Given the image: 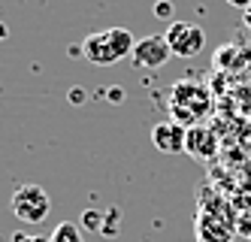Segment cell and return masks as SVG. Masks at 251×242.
<instances>
[{
    "mask_svg": "<svg viewBox=\"0 0 251 242\" xmlns=\"http://www.w3.org/2000/svg\"><path fill=\"white\" fill-rule=\"evenodd\" d=\"M12 242H49V236H27V233H12Z\"/></svg>",
    "mask_w": 251,
    "mask_h": 242,
    "instance_id": "cell-12",
    "label": "cell"
},
{
    "mask_svg": "<svg viewBox=\"0 0 251 242\" xmlns=\"http://www.w3.org/2000/svg\"><path fill=\"white\" fill-rule=\"evenodd\" d=\"M103 215L100 212H94V209H88L85 215H82V224L88 227V230H97V233H103V221H100Z\"/></svg>",
    "mask_w": 251,
    "mask_h": 242,
    "instance_id": "cell-10",
    "label": "cell"
},
{
    "mask_svg": "<svg viewBox=\"0 0 251 242\" xmlns=\"http://www.w3.org/2000/svg\"><path fill=\"white\" fill-rule=\"evenodd\" d=\"M167 46L173 49L176 58H197L203 49H206V33L200 25H191V22H170L167 27Z\"/></svg>",
    "mask_w": 251,
    "mask_h": 242,
    "instance_id": "cell-4",
    "label": "cell"
},
{
    "mask_svg": "<svg viewBox=\"0 0 251 242\" xmlns=\"http://www.w3.org/2000/svg\"><path fill=\"white\" fill-rule=\"evenodd\" d=\"M242 22L251 27V6H245V9H242Z\"/></svg>",
    "mask_w": 251,
    "mask_h": 242,
    "instance_id": "cell-16",
    "label": "cell"
},
{
    "mask_svg": "<svg viewBox=\"0 0 251 242\" xmlns=\"http://www.w3.org/2000/svg\"><path fill=\"white\" fill-rule=\"evenodd\" d=\"M109 100H112V103H121V100H124V91H121L118 85H112V88H109Z\"/></svg>",
    "mask_w": 251,
    "mask_h": 242,
    "instance_id": "cell-14",
    "label": "cell"
},
{
    "mask_svg": "<svg viewBox=\"0 0 251 242\" xmlns=\"http://www.w3.org/2000/svg\"><path fill=\"white\" fill-rule=\"evenodd\" d=\"M185 136H188V127H182L178 121H157L151 127V142L157 152H164V155H178V152H185Z\"/></svg>",
    "mask_w": 251,
    "mask_h": 242,
    "instance_id": "cell-7",
    "label": "cell"
},
{
    "mask_svg": "<svg viewBox=\"0 0 251 242\" xmlns=\"http://www.w3.org/2000/svg\"><path fill=\"white\" fill-rule=\"evenodd\" d=\"M215 106L212 91L194 79H182L170 88V118L178 121L182 127L203 124Z\"/></svg>",
    "mask_w": 251,
    "mask_h": 242,
    "instance_id": "cell-1",
    "label": "cell"
},
{
    "mask_svg": "<svg viewBox=\"0 0 251 242\" xmlns=\"http://www.w3.org/2000/svg\"><path fill=\"white\" fill-rule=\"evenodd\" d=\"M185 152L194 161H212L218 155V136L209 124H194L188 127V136H185Z\"/></svg>",
    "mask_w": 251,
    "mask_h": 242,
    "instance_id": "cell-6",
    "label": "cell"
},
{
    "mask_svg": "<svg viewBox=\"0 0 251 242\" xmlns=\"http://www.w3.org/2000/svg\"><path fill=\"white\" fill-rule=\"evenodd\" d=\"M233 224L230 218H215L209 209H200L197 215V242H230Z\"/></svg>",
    "mask_w": 251,
    "mask_h": 242,
    "instance_id": "cell-8",
    "label": "cell"
},
{
    "mask_svg": "<svg viewBox=\"0 0 251 242\" xmlns=\"http://www.w3.org/2000/svg\"><path fill=\"white\" fill-rule=\"evenodd\" d=\"M3 36H6V27H3V25H0V40H3Z\"/></svg>",
    "mask_w": 251,
    "mask_h": 242,
    "instance_id": "cell-17",
    "label": "cell"
},
{
    "mask_svg": "<svg viewBox=\"0 0 251 242\" xmlns=\"http://www.w3.org/2000/svg\"><path fill=\"white\" fill-rule=\"evenodd\" d=\"M79 46H82L85 61H91L97 67H109V64H118L121 58H127L136 46V40L127 27H109V30L88 33Z\"/></svg>",
    "mask_w": 251,
    "mask_h": 242,
    "instance_id": "cell-2",
    "label": "cell"
},
{
    "mask_svg": "<svg viewBox=\"0 0 251 242\" xmlns=\"http://www.w3.org/2000/svg\"><path fill=\"white\" fill-rule=\"evenodd\" d=\"M154 15L164 18V22H173V3H170V0H157V3H154Z\"/></svg>",
    "mask_w": 251,
    "mask_h": 242,
    "instance_id": "cell-11",
    "label": "cell"
},
{
    "mask_svg": "<svg viewBox=\"0 0 251 242\" xmlns=\"http://www.w3.org/2000/svg\"><path fill=\"white\" fill-rule=\"evenodd\" d=\"M170 58H173V49L167 46V36H157V33L136 40V46L130 52V61L139 70H160Z\"/></svg>",
    "mask_w": 251,
    "mask_h": 242,
    "instance_id": "cell-5",
    "label": "cell"
},
{
    "mask_svg": "<svg viewBox=\"0 0 251 242\" xmlns=\"http://www.w3.org/2000/svg\"><path fill=\"white\" fill-rule=\"evenodd\" d=\"M70 103H76V106L85 103V91L82 88H70Z\"/></svg>",
    "mask_w": 251,
    "mask_h": 242,
    "instance_id": "cell-13",
    "label": "cell"
},
{
    "mask_svg": "<svg viewBox=\"0 0 251 242\" xmlns=\"http://www.w3.org/2000/svg\"><path fill=\"white\" fill-rule=\"evenodd\" d=\"M9 206H12V215L25 221V224H43V221L49 218L51 212V200L46 194V188H40V185H19L9 200Z\"/></svg>",
    "mask_w": 251,
    "mask_h": 242,
    "instance_id": "cell-3",
    "label": "cell"
},
{
    "mask_svg": "<svg viewBox=\"0 0 251 242\" xmlns=\"http://www.w3.org/2000/svg\"><path fill=\"white\" fill-rule=\"evenodd\" d=\"M49 242H85V233L79 230L76 221H61V224L51 230Z\"/></svg>",
    "mask_w": 251,
    "mask_h": 242,
    "instance_id": "cell-9",
    "label": "cell"
},
{
    "mask_svg": "<svg viewBox=\"0 0 251 242\" xmlns=\"http://www.w3.org/2000/svg\"><path fill=\"white\" fill-rule=\"evenodd\" d=\"M230 6H239V9H245V6H251V0H227Z\"/></svg>",
    "mask_w": 251,
    "mask_h": 242,
    "instance_id": "cell-15",
    "label": "cell"
}]
</instances>
